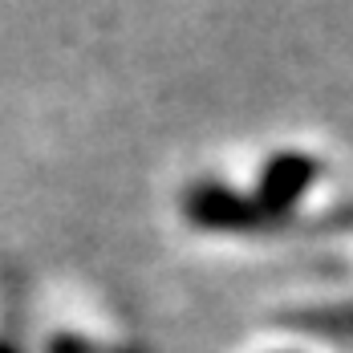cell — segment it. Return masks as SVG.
<instances>
[{
    "label": "cell",
    "mask_w": 353,
    "mask_h": 353,
    "mask_svg": "<svg viewBox=\"0 0 353 353\" xmlns=\"http://www.w3.org/2000/svg\"><path fill=\"white\" fill-rule=\"evenodd\" d=\"M183 215L203 232H264L276 228L252 195H236L223 183H191L183 191Z\"/></svg>",
    "instance_id": "cell-1"
},
{
    "label": "cell",
    "mask_w": 353,
    "mask_h": 353,
    "mask_svg": "<svg viewBox=\"0 0 353 353\" xmlns=\"http://www.w3.org/2000/svg\"><path fill=\"white\" fill-rule=\"evenodd\" d=\"M321 163L313 154H301V150H281L264 163L260 183H256V203L272 215V223H281L284 215L296 212V203L309 195V187L317 183Z\"/></svg>",
    "instance_id": "cell-2"
},
{
    "label": "cell",
    "mask_w": 353,
    "mask_h": 353,
    "mask_svg": "<svg viewBox=\"0 0 353 353\" xmlns=\"http://www.w3.org/2000/svg\"><path fill=\"white\" fill-rule=\"evenodd\" d=\"M0 353H21L17 345H8V341H0Z\"/></svg>",
    "instance_id": "cell-3"
}]
</instances>
